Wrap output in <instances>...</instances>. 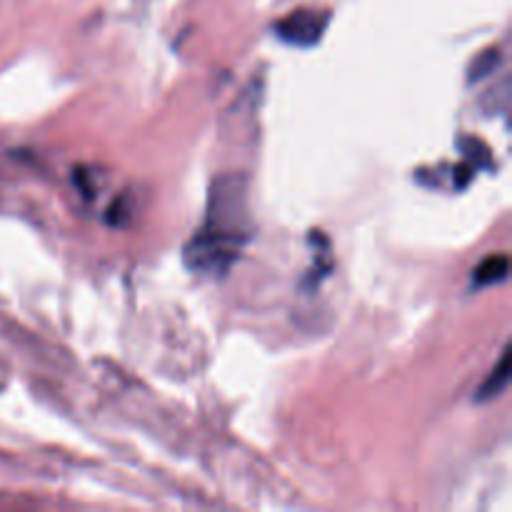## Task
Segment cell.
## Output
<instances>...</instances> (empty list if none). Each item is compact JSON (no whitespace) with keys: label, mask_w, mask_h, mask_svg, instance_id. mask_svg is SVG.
Masks as SVG:
<instances>
[{"label":"cell","mask_w":512,"mask_h":512,"mask_svg":"<svg viewBox=\"0 0 512 512\" xmlns=\"http://www.w3.org/2000/svg\"><path fill=\"white\" fill-rule=\"evenodd\" d=\"M248 238V183L240 175H223L210 188L208 218L185 245L183 260L195 273L225 275Z\"/></svg>","instance_id":"6da1fadb"},{"label":"cell","mask_w":512,"mask_h":512,"mask_svg":"<svg viewBox=\"0 0 512 512\" xmlns=\"http://www.w3.org/2000/svg\"><path fill=\"white\" fill-rule=\"evenodd\" d=\"M328 23H330L328 10L298 8L293 10V13L283 15L280 20H275L273 33L278 35L283 43L295 45V48H313V45L323 38Z\"/></svg>","instance_id":"7a4b0ae2"},{"label":"cell","mask_w":512,"mask_h":512,"mask_svg":"<svg viewBox=\"0 0 512 512\" xmlns=\"http://www.w3.org/2000/svg\"><path fill=\"white\" fill-rule=\"evenodd\" d=\"M510 273V258L505 253L488 255L478 268L473 270V290L490 288V285H498L508 278Z\"/></svg>","instance_id":"3957f363"},{"label":"cell","mask_w":512,"mask_h":512,"mask_svg":"<svg viewBox=\"0 0 512 512\" xmlns=\"http://www.w3.org/2000/svg\"><path fill=\"white\" fill-rule=\"evenodd\" d=\"M508 383H510V348H505L503 355H500L498 365L490 370V375L483 380V385L478 388L475 400H478V403H488V400L498 398V395L508 388Z\"/></svg>","instance_id":"277c9868"},{"label":"cell","mask_w":512,"mask_h":512,"mask_svg":"<svg viewBox=\"0 0 512 512\" xmlns=\"http://www.w3.org/2000/svg\"><path fill=\"white\" fill-rule=\"evenodd\" d=\"M500 60H503V55H500V48L483 50V53L478 55V60H475V63L470 65V73H468L470 83H478V80L488 78V75L493 73L495 68H498Z\"/></svg>","instance_id":"5b68a950"}]
</instances>
